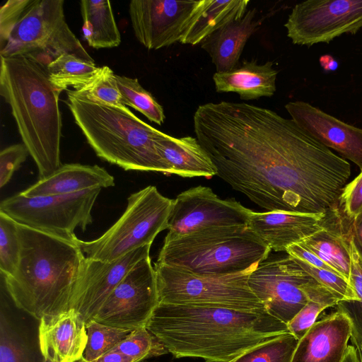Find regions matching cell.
I'll list each match as a JSON object with an SVG mask.
<instances>
[{"instance_id":"cell-19","label":"cell","mask_w":362,"mask_h":362,"mask_svg":"<svg viewBox=\"0 0 362 362\" xmlns=\"http://www.w3.org/2000/svg\"><path fill=\"white\" fill-rule=\"evenodd\" d=\"M352 325L341 311L317 321L298 341L291 362H343Z\"/></svg>"},{"instance_id":"cell-43","label":"cell","mask_w":362,"mask_h":362,"mask_svg":"<svg viewBox=\"0 0 362 362\" xmlns=\"http://www.w3.org/2000/svg\"><path fill=\"white\" fill-rule=\"evenodd\" d=\"M349 223V229L345 235L351 237L358 253L362 257V213Z\"/></svg>"},{"instance_id":"cell-42","label":"cell","mask_w":362,"mask_h":362,"mask_svg":"<svg viewBox=\"0 0 362 362\" xmlns=\"http://www.w3.org/2000/svg\"><path fill=\"white\" fill-rule=\"evenodd\" d=\"M286 252L292 257L300 259L310 266L330 270L337 273L320 258H319L314 252L300 243H296L289 246L286 250Z\"/></svg>"},{"instance_id":"cell-22","label":"cell","mask_w":362,"mask_h":362,"mask_svg":"<svg viewBox=\"0 0 362 362\" xmlns=\"http://www.w3.org/2000/svg\"><path fill=\"white\" fill-rule=\"evenodd\" d=\"M255 13V9L247 11L243 17L227 23L201 42L216 72H227L238 67L243 48L259 25Z\"/></svg>"},{"instance_id":"cell-17","label":"cell","mask_w":362,"mask_h":362,"mask_svg":"<svg viewBox=\"0 0 362 362\" xmlns=\"http://www.w3.org/2000/svg\"><path fill=\"white\" fill-rule=\"evenodd\" d=\"M285 108L303 131L354 163L362 171V129L348 124L305 102H289Z\"/></svg>"},{"instance_id":"cell-41","label":"cell","mask_w":362,"mask_h":362,"mask_svg":"<svg viewBox=\"0 0 362 362\" xmlns=\"http://www.w3.org/2000/svg\"><path fill=\"white\" fill-rule=\"evenodd\" d=\"M29 152L23 144H16L1 150L0 153V187H4L13 173L26 160Z\"/></svg>"},{"instance_id":"cell-23","label":"cell","mask_w":362,"mask_h":362,"mask_svg":"<svg viewBox=\"0 0 362 362\" xmlns=\"http://www.w3.org/2000/svg\"><path fill=\"white\" fill-rule=\"evenodd\" d=\"M156 146L172 174L209 179L217 175L216 166L196 137L175 138L164 133Z\"/></svg>"},{"instance_id":"cell-4","label":"cell","mask_w":362,"mask_h":362,"mask_svg":"<svg viewBox=\"0 0 362 362\" xmlns=\"http://www.w3.org/2000/svg\"><path fill=\"white\" fill-rule=\"evenodd\" d=\"M1 57L0 93L11 110L23 144L38 170L40 179L61 165L62 93L47 69L25 57Z\"/></svg>"},{"instance_id":"cell-16","label":"cell","mask_w":362,"mask_h":362,"mask_svg":"<svg viewBox=\"0 0 362 362\" xmlns=\"http://www.w3.org/2000/svg\"><path fill=\"white\" fill-rule=\"evenodd\" d=\"M151 246L139 247L111 262L86 256L68 310L78 312L86 323L92 320L112 291L137 262L150 255Z\"/></svg>"},{"instance_id":"cell-47","label":"cell","mask_w":362,"mask_h":362,"mask_svg":"<svg viewBox=\"0 0 362 362\" xmlns=\"http://www.w3.org/2000/svg\"><path fill=\"white\" fill-rule=\"evenodd\" d=\"M42 362H58V361L48 356H42Z\"/></svg>"},{"instance_id":"cell-6","label":"cell","mask_w":362,"mask_h":362,"mask_svg":"<svg viewBox=\"0 0 362 362\" xmlns=\"http://www.w3.org/2000/svg\"><path fill=\"white\" fill-rule=\"evenodd\" d=\"M270 252L248 226H232L164 239L156 262L199 274L226 275L258 266Z\"/></svg>"},{"instance_id":"cell-46","label":"cell","mask_w":362,"mask_h":362,"mask_svg":"<svg viewBox=\"0 0 362 362\" xmlns=\"http://www.w3.org/2000/svg\"><path fill=\"white\" fill-rule=\"evenodd\" d=\"M343 362H361L358 351L353 345H349Z\"/></svg>"},{"instance_id":"cell-31","label":"cell","mask_w":362,"mask_h":362,"mask_svg":"<svg viewBox=\"0 0 362 362\" xmlns=\"http://www.w3.org/2000/svg\"><path fill=\"white\" fill-rule=\"evenodd\" d=\"M115 78L126 106L133 107L157 124L164 122L165 117L163 107L136 78L117 74Z\"/></svg>"},{"instance_id":"cell-27","label":"cell","mask_w":362,"mask_h":362,"mask_svg":"<svg viewBox=\"0 0 362 362\" xmlns=\"http://www.w3.org/2000/svg\"><path fill=\"white\" fill-rule=\"evenodd\" d=\"M349 281L351 251L348 239L327 226L300 243Z\"/></svg>"},{"instance_id":"cell-13","label":"cell","mask_w":362,"mask_h":362,"mask_svg":"<svg viewBox=\"0 0 362 362\" xmlns=\"http://www.w3.org/2000/svg\"><path fill=\"white\" fill-rule=\"evenodd\" d=\"M158 305L156 271L149 255L137 262L92 320L134 330L146 327Z\"/></svg>"},{"instance_id":"cell-28","label":"cell","mask_w":362,"mask_h":362,"mask_svg":"<svg viewBox=\"0 0 362 362\" xmlns=\"http://www.w3.org/2000/svg\"><path fill=\"white\" fill-rule=\"evenodd\" d=\"M47 71L51 83L61 92L78 89L88 83L98 72L94 62L71 54H64L52 62Z\"/></svg>"},{"instance_id":"cell-45","label":"cell","mask_w":362,"mask_h":362,"mask_svg":"<svg viewBox=\"0 0 362 362\" xmlns=\"http://www.w3.org/2000/svg\"><path fill=\"white\" fill-rule=\"evenodd\" d=\"M322 67L327 71H334L338 66V63L330 55H323L320 59Z\"/></svg>"},{"instance_id":"cell-1","label":"cell","mask_w":362,"mask_h":362,"mask_svg":"<svg viewBox=\"0 0 362 362\" xmlns=\"http://www.w3.org/2000/svg\"><path fill=\"white\" fill-rule=\"evenodd\" d=\"M196 138L233 189L267 211L336 213L351 166L291 119L245 103L199 105Z\"/></svg>"},{"instance_id":"cell-26","label":"cell","mask_w":362,"mask_h":362,"mask_svg":"<svg viewBox=\"0 0 362 362\" xmlns=\"http://www.w3.org/2000/svg\"><path fill=\"white\" fill-rule=\"evenodd\" d=\"M249 3L248 0H207L205 8L180 42L192 45L201 43L227 23L243 17Z\"/></svg>"},{"instance_id":"cell-3","label":"cell","mask_w":362,"mask_h":362,"mask_svg":"<svg viewBox=\"0 0 362 362\" xmlns=\"http://www.w3.org/2000/svg\"><path fill=\"white\" fill-rule=\"evenodd\" d=\"M18 232V264L13 275L3 276L14 304L38 320L68 310L86 258L78 238L69 239L19 223Z\"/></svg>"},{"instance_id":"cell-35","label":"cell","mask_w":362,"mask_h":362,"mask_svg":"<svg viewBox=\"0 0 362 362\" xmlns=\"http://www.w3.org/2000/svg\"><path fill=\"white\" fill-rule=\"evenodd\" d=\"M339 302L338 298L327 288L314 293L287 324L289 332L300 340L315 325L321 312L327 308L337 306Z\"/></svg>"},{"instance_id":"cell-48","label":"cell","mask_w":362,"mask_h":362,"mask_svg":"<svg viewBox=\"0 0 362 362\" xmlns=\"http://www.w3.org/2000/svg\"><path fill=\"white\" fill-rule=\"evenodd\" d=\"M357 350L358 351L360 357L362 358V345Z\"/></svg>"},{"instance_id":"cell-49","label":"cell","mask_w":362,"mask_h":362,"mask_svg":"<svg viewBox=\"0 0 362 362\" xmlns=\"http://www.w3.org/2000/svg\"><path fill=\"white\" fill-rule=\"evenodd\" d=\"M360 359H361V362H362V358L360 357Z\"/></svg>"},{"instance_id":"cell-38","label":"cell","mask_w":362,"mask_h":362,"mask_svg":"<svg viewBox=\"0 0 362 362\" xmlns=\"http://www.w3.org/2000/svg\"><path fill=\"white\" fill-rule=\"evenodd\" d=\"M0 362H34L27 346L8 327L1 318Z\"/></svg>"},{"instance_id":"cell-24","label":"cell","mask_w":362,"mask_h":362,"mask_svg":"<svg viewBox=\"0 0 362 362\" xmlns=\"http://www.w3.org/2000/svg\"><path fill=\"white\" fill-rule=\"evenodd\" d=\"M277 74L272 62L258 64L253 61H244L230 71L216 72L213 80L218 93L234 92L240 99L250 100L272 96L276 90Z\"/></svg>"},{"instance_id":"cell-29","label":"cell","mask_w":362,"mask_h":362,"mask_svg":"<svg viewBox=\"0 0 362 362\" xmlns=\"http://www.w3.org/2000/svg\"><path fill=\"white\" fill-rule=\"evenodd\" d=\"M349 240L351 251V274L349 282L354 288L358 300L341 301L337 305V310L343 312L352 325L351 341L356 349L362 345V257L351 237L344 235Z\"/></svg>"},{"instance_id":"cell-33","label":"cell","mask_w":362,"mask_h":362,"mask_svg":"<svg viewBox=\"0 0 362 362\" xmlns=\"http://www.w3.org/2000/svg\"><path fill=\"white\" fill-rule=\"evenodd\" d=\"M112 350L120 352L134 362L169 353L163 343L146 327L132 331Z\"/></svg>"},{"instance_id":"cell-21","label":"cell","mask_w":362,"mask_h":362,"mask_svg":"<svg viewBox=\"0 0 362 362\" xmlns=\"http://www.w3.org/2000/svg\"><path fill=\"white\" fill-rule=\"evenodd\" d=\"M115 185V178L98 165L69 163L21 192L25 197L54 196L74 194L95 188Z\"/></svg>"},{"instance_id":"cell-32","label":"cell","mask_w":362,"mask_h":362,"mask_svg":"<svg viewBox=\"0 0 362 362\" xmlns=\"http://www.w3.org/2000/svg\"><path fill=\"white\" fill-rule=\"evenodd\" d=\"M298 339L290 332L278 336L229 362H291Z\"/></svg>"},{"instance_id":"cell-36","label":"cell","mask_w":362,"mask_h":362,"mask_svg":"<svg viewBox=\"0 0 362 362\" xmlns=\"http://www.w3.org/2000/svg\"><path fill=\"white\" fill-rule=\"evenodd\" d=\"M18 223L0 211V270L4 277L16 272L20 257Z\"/></svg>"},{"instance_id":"cell-20","label":"cell","mask_w":362,"mask_h":362,"mask_svg":"<svg viewBox=\"0 0 362 362\" xmlns=\"http://www.w3.org/2000/svg\"><path fill=\"white\" fill-rule=\"evenodd\" d=\"M38 340L42 356L58 362H77L87 344L86 322L74 309L44 317L40 320Z\"/></svg>"},{"instance_id":"cell-10","label":"cell","mask_w":362,"mask_h":362,"mask_svg":"<svg viewBox=\"0 0 362 362\" xmlns=\"http://www.w3.org/2000/svg\"><path fill=\"white\" fill-rule=\"evenodd\" d=\"M102 188L74 194L28 197L21 192L0 204V211L27 227L69 239L92 223L91 211Z\"/></svg>"},{"instance_id":"cell-18","label":"cell","mask_w":362,"mask_h":362,"mask_svg":"<svg viewBox=\"0 0 362 362\" xmlns=\"http://www.w3.org/2000/svg\"><path fill=\"white\" fill-rule=\"evenodd\" d=\"M327 218L325 214L252 211L248 227L271 250L286 252L326 227Z\"/></svg>"},{"instance_id":"cell-14","label":"cell","mask_w":362,"mask_h":362,"mask_svg":"<svg viewBox=\"0 0 362 362\" xmlns=\"http://www.w3.org/2000/svg\"><path fill=\"white\" fill-rule=\"evenodd\" d=\"M252 212L235 199H221L209 187H192L173 199L164 239L209 228L248 226Z\"/></svg>"},{"instance_id":"cell-39","label":"cell","mask_w":362,"mask_h":362,"mask_svg":"<svg viewBox=\"0 0 362 362\" xmlns=\"http://www.w3.org/2000/svg\"><path fill=\"white\" fill-rule=\"evenodd\" d=\"M35 0H8L0 8L1 47L7 42L9 36Z\"/></svg>"},{"instance_id":"cell-30","label":"cell","mask_w":362,"mask_h":362,"mask_svg":"<svg viewBox=\"0 0 362 362\" xmlns=\"http://www.w3.org/2000/svg\"><path fill=\"white\" fill-rule=\"evenodd\" d=\"M115 75L109 66H101L88 83L78 89H69L66 93L93 103L126 106L117 86Z\"/></svg>"},{"instance_id":"cell-37","label":"cell","mask_w":362,"mask_h":362,"mask_svg":"<svg viewBox=\"0 0 362 362\" xmlns=\"http://www.w3.org/2000/svg\"><path fill=\"white\" fill-rule=\"evenodd\" d=\"M294 259L312 277L331 291L340 302L358 300L350 282L341 275L330 270L310 266L300 259Z\"/></svg>"},{"instance_id":"cell-25","label":"cell","mask_w":362,"mask_h":362,"mask_svg":"<svg viewBox=\"0 0 362 362\" xmlns=\"http://www.w3.org/2000/svg\"><path fill=\"white\" fill-rule=\"evenodd\" d=\"M83 38L95 49L112 48L121 43V35L108 0L80 2Z\"/></svg>"},{"instance_id":"cell-44","label":"cell","mask_w":362,"mask_h":362,"mask_svg":"<svg viewBox=\"0 0 362 362\" xmlns=\"http://www.w3.org/2000/svg\"><path fill=\"white\" fill-rule=\"evenodd\" d=\"M77 362H134L132 359L123 355L120 352L111 350L107 353L99 356L98 358L92 360L87 361L84 358H81Z\"/></svg>"},{"instance_id":"cell-7","label":"cell","mask_w":362,"mask_h":362,"mask_svg":"<svg viewBox=\"0 0 362 362\" xmlns=\"http://www.w3.org/2000/svg\"><path fill=\"white\" fill-rule=\"evenodd\" d=\"M257 267L226 275H204L156 262L158 303L265 310L248 285L249 276Z\"/></svg>"},{"instance_id":"cell-12","label":"cell","mask_w":362,"mask_h":362,"mask_svg":"<svg viewBox=\"0 0 362 362\" xmlns=\"http://www.w3.org/2000/svg\"><path fill=\"white\" fill-rule=\"evenodd\" d=\"M296 45L329 42L362 28V0H308L297 4L284 24Z\"/></svg>"},{"instance_id":"cell-9","label":"cell","mask_w":362,"mask_h":362,"mask_svg":"<svg viewBox=\"0 0 362 362\" xmlns=\"http://www.w3.org/2000/svg\"><path fill=\"white\" fill-rule=\"evenodd\" d=\"M63 0H35L0 49L4 57H25L47 66L71 54L94 62L65 20Z\"/></svg>"},{"instance_id":"cell-15","label":"cell","mask_w":362,"mask_h":362,"mask_svg":"<svg viewBox=\"0 0 362 362\" xmlns=\"http://www.w3.org/2000/svg\"><path fill=\"white\" fill-rule=\"evenodd\" d=\"M207 0H132L129 14L135 37L148 49L170 46L183 38Z\"/></svg>"},{"instance_id":"cell-8","label":"cell","mask_w":362,"mask_h":362,"mask_svg":"<svg viewBox=\"0 0 362 362\" xmlns=\"http://www.w3.org/2000/svg\"><path fill=\"white\" fill-rule=\"evenodd\" d=\"M173 199L149 185L129 195L126 210L101 236L90 240H78L88 258L111 262L126 254L151 245L157 235L168 227Z\"/></svg>"},{"instance_id":"cell-40","label":"cell","mask_w":362,"mask_h":362,"mask_svg":"<svg viewBox=\"0 0 362 362\" xmlns=\"http://www.w3.org/2000/svg\"><path fill=\"white\" fill-rule=\"evenodd\" d=\"M339 209L348 222L362 213V171L344 187L338 202Z\"/></svg>"},{"instance_id":"cell-34","label":"cell","mask_w":362,"mask_h":362,"mask_svg":"<svg viewBox=\"0 0 362 362\" xmlns=\"http://www.w3.org/2000/svg\"><path fill=\"white\" fill-rule=\"evenodd\" d=\"M88 340L83 358L94 360L111 351L132 331L108 326L93 320L86 323Z\"/></svg>"},{"instance_id":"cell-5","label":"cell","mask_w":362,"mask_h":362,"mask_svg":"<svg viewBox=\"0 0 362 362\" xmlns=\"http://www.w3.org/2000/svg\"><path fill=\"white\" fill-rule=\"evenodd\" d=\"M66 103L98 157L125 170L172 175L156 146L164 133L142 121L127 106L100 104L69 95Z\"/></svg>"},{"instance_id":"cell-2","label":"cell","mask_w":362,"mask_h":362,"mask_svg":"<svg viewBox=\"0 0 362 362\" xmlns=\"http://www.w3.org/2000/svg\"><path fill=\"white\" fill-rule=\"evenodd\" d=\"M146 327L175 358L229 362L289 332L265 310L158 303Z\"/></svg>"},{"instance_id":"cell-11","label":"cell","mask_w":362,"mask_h":362,"mask_svg":"<svg viewBox=\"0 0 362 362\" xmlns=\"http://www.w3.org/2000/svg\"><path fill=\"white\" fill-rule=\"evenodd\" d=\"M314 280L288 255L260 262L248 285L265 310L287 325L308 303L307 290Z\"/></svg>"}]
</instances>
